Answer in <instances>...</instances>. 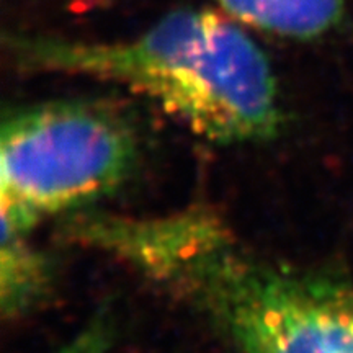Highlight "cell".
Instances as JSON below:
<instances>
[{
	"instance_id": "6da1fadb",
	"label": "cell",
	"mask_w": 353,
	"mask_h": 353,
	"mask_svg": "<svg viewBox=\"0 0 353 353\" xmlns=\"http://www.w3.org/2000/svg\"><path fill=\"white\" fill-rule=\"evenodd\" d=\"M7 43L26 70L118 83L214 143H254L280 130V97L267 56L216 12L180 8L118 41L12 34Z\"/></svg>"
},
{
	"instance_id": "5b68a950",
	"label": "cell",
	"mask_w": 353,
	"mask_h": 353,
	"mask_svg": "<svg viewBox=\"0 0 353 353\" xmlns=\"http://www.w3.org/2000/svg\"><path fill=\"white\" fill-rule=\"evenodd\" d=\"M112 342V321L107 314H99L56 353H107Z\"/></svg>"
},
{
	"instance_id": "7a4b0ae2",
	"label": "cell",
	"mask_w": 353,
	"mask_h": 353,
	"mask_svg": "<svg viewBox=\"0 0 353 353\" xmlns=\"http://www.w3.org/2000/svg\"><path fill=\"white\" fill-rule=\"evenodd\" d=\"M136 156L130 123L103 105L63 100L12 113L0 136L2 229L28 234L48 216L103 196Z\"/></svg>"
},
{
	"instance_id": "3957f363",
	"label": "cell",
	"mask_w": 353,
	"mask_h": 353,
	"mask_svg": "<svg viewBox=\"0 0 353 353\" xmlns=\"http://www.w3.org/2000/svg\"><path fill=\"white\" fill-rule=\"evenodd\" d=\"M241 23L290 39H314L342 19L345 0H218Z\"/></svg>"
},
{
	"instance_id": "277c9868",
	"label": "cell",
	"mask_w": 353,
	"mask_h": 353,
	"mask_svg": "<svg viewBox=\"0 0 353 353\" xmlns=\"http://www.w3.org/2000/svg\"><path fill=\"white\" fill-rule=\"evenodd\" d=\"M26 237L2 229L0 306L3 317L12 319L32 309L50 285V263Z\"/></svg>"
}]
</instances>
